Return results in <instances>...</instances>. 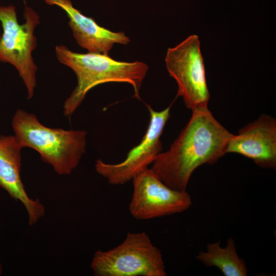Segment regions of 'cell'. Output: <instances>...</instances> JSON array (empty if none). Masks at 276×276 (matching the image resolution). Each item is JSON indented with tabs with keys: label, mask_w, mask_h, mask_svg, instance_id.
I'll return each instance as SVG.
<instances>
[{
	"label": "cell",
	"mask_w": 276,
	"mask_h": 276,
	"mask_svg": "<svg viewBox=\"0 0 276 276\" xmlns=\"http://www.w3.org/2000/svg\"><path fill=\"white\" fill-rule=\"evenodd\" d=\"M147 106L150 121L140 143L131 149L125 159L120 163L107 164L101 159L96 161V172L106 178L110 185H121L132 180L137 173L152 164L162 152L160 138L170 116L171 105L160 111H155L150 105Z\"/></svg>",
	"instance_id": "obj_8"
},
{
	"label": "cell",
	"mask_w": 276,
	"mask_h": 276,
	"mask_svg": "<svg viewBox=\"0 0 276 276\" xmlns=\"http://www.w3.org/2000/svg\"><path fill=\"white\" fill-rule=\"evenodd\" d=\"M165 63L170 76L176 81V97H181L192 111L208 108L210 93L198 36L191 35L167 51Z\"/></svg>",
	"instance_id": "obj_6"
},
{
	"label": "cell",
	"mask_w": 276,
	"mask_h": 276,
	"mask_svg": "<svg viewBox=\"0 0 276 276\" xmlns=\"http://www.w3.org/2000/svg\"><path fill=\"white\" fill-rule=\"evenodd\" d=\"M24 17L25 22L19 25L14 6H0V22L3 29L0 39V62L16 68L26 87L27 98L31 99L36 86L38 68L32 56L37 46L34 31L40 21L38 14L26 5Z\"/></svg>",
	"instance_id": "obj_4"
},
{
	"label": "cell",
	"mask_w": 276,
	"mask_h": 276,
	"mask_svg": "<svg viewBox=\"0 0 276 276\" xmlns=\"http://www.w3.org/2000/svg\"><path fill=\"white\" fill-rule=\"evenodd\" d=\"M90 267L96 276L167 275L160 250L145 232L128 233L116 247L97 250Z\"/></svg>",
	"instance_id": "obj_5"
},
{
	"label": "cell",
	"mask_w": 276,
	"mask_h": 276,
	"mask_svg": "<svg viewBox=\"0 0 276 276\" xmlns=\"http://www.w3.org/2000/svg\"><path fill=\"white\" fill-rule=\"evenodd\" d=\"M49 5L62 8L69 19L68 25L81 48L88 52L108 55L115 44H128L130 38L124 32H112L98 25L91 17L83 15L70 0H44Z\"/></svg>",
	"instance_id": "obj_11"
},
{
	"label": "cell",
	"mask_w": 276,
	"mask_h": 276,
	"mask_svg": "<svg viewBox=\"0 0 276 276\" xmlns=\"http://www.w3.org/2000/svg\"><path fill=\"white\" fill-rule=\"evenodd\" d=\"M12 126L23 148L36 150L59 175L71 174L85 153L87 133L84 130L51 128L34 114L20 109L15 112Z\"/></svg>",
	"instance_id": "obj_3"
},
{
	"label": "cell",
	"mask_w": 276,
	"mask_h": 276,
	"mask_svg": "<svg viewBox=\"0 0 276 276\" xmlns=\"http://www.w3.org/2000/svg\"><path fill=\"white\" fill-rule=\"evenodd\" d=\"M197 260L207 267H217L225 276H246L247 268L245 262L237 252L235 241L229 238L225 247L220 242L209 243L205 251H199Z\"/></svg>",
	"instance_id": "obj_12"
},
{
	"label": "cell",
	"mask_w": 276,
	"mask_h": 276,
	"mask_svg": "<svg viewBox=\"0 0 276 276\" xmlns=\"http://www.w3.org/2000/svg\"><path fill=\"white\" fill-rule=\"evenodd\" d=\"M57 60L71 68L77 78V84L63 104V113L71 117L81 105L91 88L107 82H125L130 84L134 97L140 99V90L148 71L143 62L119 61L108 55L88 52H74L64 45L55 47Z\"/></svg>",
	"instance_id": "obj_2"
},
{
	"label": "cell",
	"mask_w": 276,
	"mask_h": 276,
	"mask_svg": "<svg viewBox=\"0 0 276 276\" xmlns=\"http://www.w3.org/2000/svg\"><path fill=\"white\" fill-rule=\"evenodd\" d=\"M233 135L208 108L192 111L189 122L170 148L158 154L150 168L170 188L186 191L196 169L203 164H213L226 154Z\"/></svg>",
	"instance_id": "obj_1"
},
{
	"label": "cell",
	"mask_w": 276,
	"mask_h": 276,
	"mask_svg": "<svg viewBox=\"0 0 276 276\" xmlns=\"http://www.w3.org/2000/svg\"><path fill=\"white\" fill-rule=\"evenodd\" d=\"M133 191L129 210L138 220H148L187 210L192 204L189 194L173 190L147 168L132 179Z\"/></svg>",
	"instance_id": "obj_7"
},
{
	"label": "cell",
	"mask_w": 276,
	"mask_h": 276,
	"mask_svg": "<svg viewBox=\"0 0 276 276\" xmlns=\"http://www.w3.org/2000/svg\"><path fill=\"white\" fill-rule=\"evenodd\" d=\"M3 274V266L2 263L0 260V275H2Z\"/></svg>",
	"instance_id": "obj_13"
},
{
	"label": "cell",
	"mask_w": 276,
	"mask_h": 276,
	"mask_svg": "<svg viewBox=\"0 0 276 276\" xmlns=\"http://www.w3.org/2000/svg\"><path fill=\"white\" fill-rule=\"evenodd\" d=\"M226 153H236L252 159L259 166L276 168V120L262 114L234 134Z\"/></svg>",
	"instance_id": "obj_9"
},
{
	"label": "cell",
	"mask_w": 276,
	"mask_h": 276,
	"mask_svg": "<svg viewBox=\"0 0 276 276\" xmlns=\"http://www.w3.org/2000/svg\"><path fill=\"white\" fill-rule=\"evenodd\" d=\"M1 34H0V39H1Z\"/></svg>",
	"instance_id": "obj_14"
},
{
	"label": "cell",
	"mask_w": 276,
	"mask_h": 276,
	"mask_svg": "<svg viewBox=\"0 0 276 276\" xmlns=\"http://www.w3.org/2000/svg\"><path fill=\"white\" fill-rule=\"evenodd\" d=\"M22 148L15 135H0V187L22 203L29 225L32 226L44 216L45 208L39 199L31 198L25 189L20 177Z\"/></svg>",
	"instance_id": "obj_10"
}]
</instances>
